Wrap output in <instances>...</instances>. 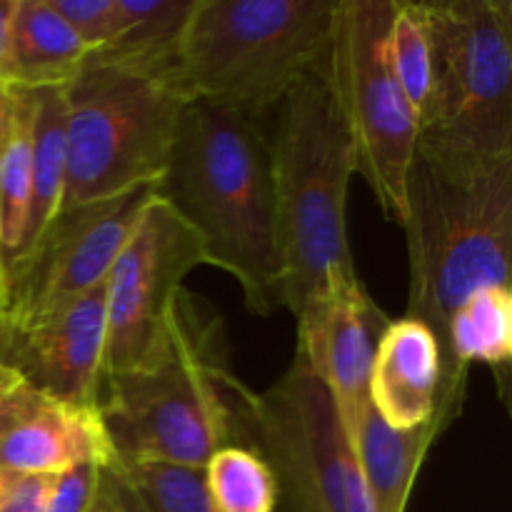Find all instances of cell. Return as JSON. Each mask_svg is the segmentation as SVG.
<instances>
[{"mask_svg":"<svg viewBox=\"0 0 512 512\" xmlns=\"http://www.w3.org/2000/svg\"><path fill=\"white\" fill-rule=\"evenodd\" d=\"M268 128L190 100L158 183L160 198L198 233L205 265L228 273L260 318L283 308Z\"/></svg>","mask_w":512,"mask_h":512,"instance_id":"6da1fadb","label":"cell"},{"mask_svg":"<svg viewBox=\"0 0 512 512\" xmlns=\"http://www.w3.org/2000/svg\"><path fill=\"white\" fill-rule=\"evenodd\" d=\"M408 313L443 353L455 308L475 290L510 285L512 155L475 158L418 140L405 185Z\"/></svg>","mask_w":512,"mask_h":512,"instance_id":"7a4b0ae2","label":"cell"},{"mask_svg":"<svg viewBox=\"0 0 512 512\" xmlns=\"http://www.w3.org/2000/svg\"><path fill=\"white\" fill-rule=\"evenodd\" d=\"M228 370L223 320L183 290L163 355L143 370L100 375L95 410L110 453L203 468L215 450L233 445Z\"/></svg>","mask_w":512,"mask_h":512,"instance_id":"3957f363","label":"cell"},{"mask_svg":"<svg viewBox=\"0 0 512 512\" xmlns=\"http://www.w3.org/2000/svg\"><path fill=\"white\" fill-rule=\"evenodd\" d=\"M268 138L283 308L298 315L333 275L355 270L348 245L355 148L318 65L288 90L270 120Z\"/></svg>","mask_w":512,"mask_h":512,"instance_id":"277c9868","label":"cell"},{"mask_svg":"<svg viewBox=\"0 0 512 512\" xmlns=\"http://www.w3.org/2000/svg\"><path fill=\"white\" fill-rule=\"evenodd\" d=\"M338 0H195L178 53L190 100L270 125L318 65Z\"/></svg>","mask_w":512,"mask_h":512,"instance_id":"5b68a950","label":"cell"},{"mask_svg":"<svg viewBox=\"0 0 512 512\" xmlns=\"http://www.w3.org/2000/svg\"><path fill=\"white\" fill-rule=\"evenodd\" d=\"M188 103L175 75H145L88 58L63 88V208L158 185Z\"/></svg>","mask_w":512,"mask_h":512,"instance_id":"8992f818","label":"cell"},{"mask_svg":"<svg viewBox=\"0 0 512 512\" xmlns=\"http://www.w3.org/2000/svg\"><path fill=\"white\" fill-rule=\"evenodd\" d=\"M233 445L255 450L278 480V512H373L358 455L325 385L300 355L268 390L223 378Z\"/></svg>","mask_w":512,"mask_h":512,"instance_id":"52a82bcc","label":"cell"},{"mask_svg":"<svg viewBox=\"0 0 512 512\" xmlns=\"http://www.w3.org/2000/svg\"><path fill=\"white\" fill-rule=\"evenodd\" d=\"M393 8L395 0H338L318 70L353 140L358 175L385 218L403 225L420 128L390 65Z\"/></svg>","mask_w":512,"mask_h":512,"instance_id":"ba28073f","label":"cell"},{"mask_svg":"<svg viewBox=\"0 0 512 512\" xmlns=\"http://www.w3.org/2000/svg\"><path fill=\"white\" fill-rule=\"evenodd\" d=\"M433 93L418 140L475 158L512 155V3L420 0Z\"/></svg>","mask_w":512,"mask_h":512,"instance_id":"9c48e42d","label":"cell"},{"mask_svg":"<svg viewBox=\"0 0 512 512\" xmlns=\"http://www.w3.org/2000/svg\"><path fill=\"white\" fill-rule=\"evenodd\" d=\"M200 265L198 233L155 193L105 278L103 375L143 370L163 355L175 300Z\"/></svg>","mask_w":512,"mask_h":512,"instance_id":"30bf717a","label":"cell"},{"mask_svg":"<svg viewBox=\"0 0 512 512\" xmlns=\"http://www.w3.org/2000/svg\"><path fill=\"white\" fill-rule=\"evenodd\" d=\"M158 185L65 205L15 260L0 290V325L28 328L100 288Z\"/></svg>","mask_w":512,"mask_h":512,"instance_id":"8fae6325","label":"cell"},{"mask_svg":"<svg viewBox=\"0 0 512 512\" xmlns=\"http://www.w3.org/2000/svg\"><path fill=\"white\" fill-rule=\"evenodd\" d=\"M298 348L310 373L325 385L345 433H353L370 405L375 350L390 318L375 305L358 270L330 278L323 293L298 315Z\"/></svg>","mask_w":512,"mask_h":512,"instance_id":"7c38bea8","label":"cell"},{"mask_svg":"<svg viewBox=\"0 0 512 512\" xmlns=\"http://www.w3.org/2000/svg\"><path fill=\"white\" fill-rule=\"evenodd\" d=\"M105 355V283L28 328L0 325V363L75 408L95 410Z\"/></svg>","mask_w":512,"mask_h":512,"instance_id":"4fadbf2b","label":"cell"},{"mask_svg":"<svg viewBox=\"0 0 512 512\" xmlns=\"http://www.w3.org/2000/svg\"><path fill=\"white\" fill-rule=\"evenodd\" d=\"M108 455L98 410L75 408L0 363V470L55 475Z\"/></svg>","mask_w":512,"mask_h":512,"instance_id":"5bb4252c","label":"cell"},{"mask_svg":"<svg viewBox=\"0 0 512 512\" xmlns=\"http://www.w3.org/2000/svg\"><path fill=\"white\" fill-rule=\"evenodd\" d=\"M443 353L433 330L413 318L390 320L370 373V405L398 430L425 425L443 395Z\"/></svg>","mask_w":512,"mask_h":512,"instance_id":"9a60e30c","label":"cell"},{"mask_svg":"<svg viewBox=\"0 0 512 512\" xmlns=\"http://www.w3.org/2000/svg\"><path fill=\"white\" fill-rule=\"evenodd\" d=\"M460 400H438L433 418L418 428L398 430L385 423L373 405L363 410L350 433V445L358 455L373 512H405L425 458L440 435L463 413Z\"/></svg>","mask_w":512,"mask_h":512,"instance_id":"2e32d148","label":"cell"},{"mask_svg":"<svg viewBox=\"0 0 512 512\" xmlns=\"http://www.w3.org/2000/svg\"><path fill=\"white\" fill-rule=\"evenodd\" d=\"M512 360V288L490 285L475 290L455 308L443 343V395L465 398L468 373L485 365L498 378L500 398L508 403Z\"/></svg>","mask_w":512,"mask_h":512,"instance_id":"e0dca14e","label":"cell"},{"mask_svg":"<svg viewBox=\"0 0 512 512\" xmlns=\"http://www.w3.org/2000/svg\"><path fill=\"white\" fill-rule=\"evenodd\" d=\"M90 50L50 0H15L0 83L18 90L65 88L88 63Z\"/></svg>","mask_w":512,"mask_h":512,"instance_id":"ac0fdd59","label":"cell"},{"mask_svg":"<svg viewBox=\"0 0 512 512\" xmlns=\"http://www.w3.org/2000/svg\"><path fill=\"white\" fill-rule=\"evenodd\" d=\"M193 5L195 0H115L108 43L90 60L145 75H175Z\"/></svg>","mask_w":512,"mask_h":512,"instance_id":"d6986e66","label":"cell"},{"mask_svg":"<svg viewBox=\"0 0 512 512\" xmlns=\"http://www.w3.org/2000/svg\"><path fill=\"white\" fill-rule=\"evenodd\" d=\"M0 125V290L25 240L33 193V100L30 90L5 88Z\"/></svg>","mask_w":512,"mask_h":512,"instance_id":"ffe728a7","label":"cell"},{"mask_svg":"<svg viewBox=\"0 0 512 512\" xmlns=\"http://www.w3.org/2000/svg\"><path fill=\"white\" fill-rule=\"evenodd\" d=\"M30 100H33V193H30L28 228H25L20 255L53 223L65 198L63 88L30 90Z\"/></svg>","mask_w":512,"mask_h":512,"instance_id":"44dd1931","label":"cell"},{"mask_svg":"<svg viewBox=\"0 0 512 512\" xmlns=\"http://www.w3.org/2000/svg\"><path fill=\"white\" fill-rule=\"evenodd\" d=\"M105 465L138 512H213L205 493L203 468L123 460L113 453Z\"/></svg>","mask_w":512,"mask_h":512,"instance_id":"7402d4cb","label":"cell"},{"mask_svg":"<svg viewBox=\"0 0 512 512\" xmlns=\"http://www.w3.org/2000/svg\"><path fill=\"white\" fill-rule=\"evenodd\" d=\"M213 512H278L280 490L273 470L255 450L225 445L203 465Z\"/></svg>","mask_w":512,"mask_h":512,"instance_id":"603a6c76","label":"cell"},{"mask_svg":"<svg viewBox=\"0 0 512 512\" xmlns=\"http://www.w3.org/2000/svg\"><path fill=\"white\" fill-rule=\"evenodd\" d=\"M388 53L400 90L408 98L420 128L433 93V43L420 0H395Z\"/></svg>","mask_w":512,"mask_h":512,"instance_id":"cb8c5ba5","label":"cell"},{"mask_svg":"<svg viewBox=\"0 0 512 512\" xmlns=\"http://www.w3.org/2000/svg\"><path fill=\"white\" fill-rule=\"evenodd\" d=\"M108 458L80 460V463L55 473L48 512H90L98 498L103 465Z\"/></svg>","mask_w":512,"mask_h":512,"instance_id":"d4e9b609","label":"cell"},{"mask_svg":"<svg viewBox=\"0 0 512 512\" xmlns=\"http://www.w3.org/2000/svg\"><path fill=\"white\" fill-rule=\"evenodd\" d=\"M60 18L88 45L90 55L98 53L110 38L115 18V0H50Z\"/></svg>","mask_w":512,"mask_h":512,"instance_id":"484cf974","label":"cell"},{"mask_svg":"<svg viewBox=\"0 0 512 512\" xmlns=\"http://www.w3.org/2000/svg\"><path fill=\"white\" fill-rule=\"evenodd\" d=\"M55 475L0 470V512H48Z\"/></svg>","mask_w":512,"mask_h":512,"instance_id":"4316f807","label":"cell"},{"mask_svg":"<svg viewBox=\"0 0 512 512\" xmlns=\"http://www.w3.org/2000/svg\"><path fill=\"white\" fill-rule=\"evenodd\" d=\"M105 463H108V460H105ZM90 512H138L133 508V503L125 498V493L120 490V485L115 483V478L110 475L108 465H103V478H100L98 498H95Z\"/></svg>","mask_w":512,"mask_h":512,"instance_id":"83f0119b","label":"cell"},{"mask_svg":"<svg viewBox=\"0 0 512 512\" xmlns=\"http://www.w3.org/2000/svg\"><path fill=\"white\" fill-rule=\"evenodd\" d=\"M15 0H0V70H3L5 50H8V35H10V20H13Z\"/></svg>","mask_w":512,"mask_h":512,"instance_id":"f1b7e54d","label":"cell"},{"mask_svg":"<svg viewBox=\"0 0 512 512\" xmlns=\"http://www.w3.org/2000/svg\"><path fill=\"white\" fill-rule=\"evenodd\" d=\"M5 85L0 83V125H3V113H5Z\"/></svg>","mask_w":512,"mask_h":512,"instance_id":"f546056e","label":"cell"}]
</instances>
